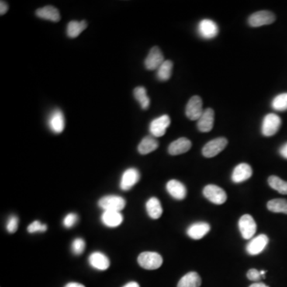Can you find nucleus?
Returning a JSON list of instances; mask_svg holds the SVG:
<instances>
[{
  "label": "nucleus",
  "mask_w": 287,
  "mask_h": 287,
  "mask_svg": "<svg viewBox=\"0 0 287 287\" xmlns=\"http://www.w3.org/2000/svg\"><path fill=\"white\" fill-rule=\"evenodd\" d=\"M65 287H85V285L81 283H77V282H70L65 285Z\"/></svg>",
  "instance_id": "obj_39"
},
{
  "label": "nucleus",
  "mask_w": 287,
  "mask_h": 287,
  "mask_svg": "<svg viewBox=\"0 0 287 287\" xmlns=\"http://www.w3.org/2000/svg\"><path fill=\"white\" fill-rule=\"evenodd\" d=\"M239 228L242 237L246 240L252 239L257 230L255 221L251 215L246 214L243 215L239 221Z\"/></svg>",
  "instance_id": "obj_4"
},
{
  "label": "nucleus",
  "mask_w": 287,
  "mask_h": 287,
  "mask_svg": "<svg viewBox=\"0 0 287 287\" xmlns=\"http://www.w3.org/2000/svg\"><path fill=\"white\" fill-rule=\"evenodd\" d=\"M268 184L273 189L278 191L280 194L287 195V182L276 176H271L268 178Z\"/></svg>",
  "instance_id": "obj_30"
},
{
  "label": "nucleus",
  "mask_w": 287,
  "mask_h": 287,
  "mask_svg": "<svg viewBox=\"0 0 287 287\" xmlns=\"http://www.w3.org/2000/svg\"><path fill=\"white\" fill-rule=\"evenodd\" d=\"M47 230V226L44 223H42L39 220L34 221L33 223L28 226L27 231L31 234L36 232H45Z\"/></svg>",
  "instance_id": "obj_33"
},
{
  "label": "nucleus",
  "mask_w": 287,
  "mask_h": 287,
  "mask_svg": "<svg viewBox=\"0 0 287 287\" xmlns=\"http://www.w3.org/2000/svg\"><path fill=\"white\" fill-rule=\"evenodd\" d=\"M140 177V173L138 170L133 167L128 168L122 174L121 181H120V188L123 191L131 189L135 184L138 183Z\"/></svg>",
  "instance_id": "obj_11"
},
{
  "label": "nucleus",
  "mask_w": 287,
  "mask_h": 287,
  "mask_svg": "<svg viewBox=\"0 0 287 287\" xmlns=\"http://www.w3.org/2000/svg\"><path fill=\"white\" fill-rule=\"evenodd\" d=\"M139 265L146 270H157L162 265V256L157 252H142L137 259Z\"/></svg>",
  "instance_id": "obj_1"
},
{
  "label": "nucleus",
  "mask_w": 287,
  "mask_h": 287,
  "mask_svg": "<svg viewBox=\"0 0 287 287\" xmlns=\"http://www.w3.org/2000/svg\"><path fill=\"white\" fill-rule=\"evenodd\" d=\"M78 221V216L76 214L70 213L65 216L63 219V225L67 228H71Z\"/></svg>",
  "instance_id": "obj_35"
},
{
  "label": "nucleus",
  "mask_w": 287,
  "mask_h": 287,
  "mask_svg": "<svg viewBox=\"0 0 287 287\" xmlns=\"http://www.w3.org/2000/svg\"><path fill=\"white\" fill-rule=\"evenodd\" d=\"M247 277L249 280L253 281V282H259L263 278L261 274H260V271L256 270V269H250V270H249L247 274Z\"/></svg>",
  "instance_id": "obj_36"
},
{
  "label": "nucleus",
  "mask_w": 287,
  "mask_h": 287,
  "mask_svg": "<svg viewBox=\"0 0 287 287\" xmlns=\"http://www.w3.org/2000/svg\"><path fill=\"white\" fill-rule=\"evenodd\" d=\"M146 211L149 217L157 219L162 215L163 208L160 200L156 197H152L146 203Z\"/></svg>",
  "instance_id": "obj_23"
},
{
  "label": "nucleus",
  "mask_w": 287,
  "mask_h": 287,
  "mask_svg": "<svg viewBox=\"0 0 287 287\" xmlns=\"http://www.w3.org/2000/svg\"><path fill=\"white\" fill-rule=\"evenodd\" d=\"M36 15L40 19L57 22L61 19L59 10L53 6H46L44 8H39L36 11Z\"/></svg>",
  "instance_id": "obj_22"
},
{
  "label": "nucleus",
  "mask_w": 287,
  "mask_h": 287,
  "mask_svg": "<svg viewBox=\"0 0 287 287\" xmlns=\"http://www.w3.org/2000/svg\"><path fill=\"white\" fill-rule=\"evenodd\" d=\"M199 35L204 39H211L217 36L219 27L217 24L210 19H204L200 21L198 26Z\"/></svg>",
  "instance_id": "obj_14"
},
{
  "label": "nucleus",
  "mask_w": 287,
  "mask_h": 287,
  "mask_svg": "<svg viewBox=\"0 0 287 287\" xmlns=\"http://www.w3.org/2000/svg\"><path fill=\"white\" fill-rule=\"evenodd\" d=\"M202 283L200 276L196 272H189L181 278L177 287H199Z\"/></svg>",
  "instance_id": "obj_25"
},
{
  "label": "nucleus",
  "mask_w": 287,
  "mask_h": 287,
  "mask_svg": "<svg viewBox=\"0 0 287 287\" xmlns=\"http://www.w3.org/2000/svg\"><path fill=\"white\" fill-rule=\"evenodd\" d=\"M268 243L269 239L266 235H260L249 242L246 250L250 255H257L265 250Z\"/></svg>",
  "instance_id": "obj_13"
},
{
  "label": "nucleus",
  "mask_w": 287,
  "mask_h": 287,
  "mask_svg": "<svg viewBox=\"0 0 287 287\" xmlns=\"http://www.w3.org/2000/svg\"><path fill=\"white\" fill-rule=\"evenodd\" d=\"M279 153L283 158L286 159L287 160V142L284 144L282 147L280 148Z\"/></svg>",
  "instance_id": "obj_38"
},
{
  "label": "nucleus",
  "mask_w": 287,
  "mask_h": 287,
  "mask_svg": "<svg viewBox=\"0 0 287 287\" xmlns=\"http://www.w3.org/2000/svg\"><path fill=\"white\" fill-rule=\"evenodd\" d=\"M126 202L123 197L119 195H106L100 199L98 206L105 211L120 212L125 208Z\"/></svg>",
  "instance_id": "obj_2"
},
{
  "label": "nucleus",
  "mask_w": 287,
  "mask_h": 287,
  "mask_svg": "<svg viewBox=\"0 0 287 287\" xmlns=\"http://www.w3.org/2000/svg\"><path fill=\"white\" fill-rule=\"evenodd\" d=\"M282 124L281 118L274 113H269L263 119L262 133L263 136H272L276 134Z\"/></svg>",
  "instance_id": "obj_5"
},
{
  "label": "nucleus",
  "mask_w": 287,
  "mask_h": 287,
  "mask_svg": "<svg viewBox=\"0 0 287 287\" xmlns=\"http://www.w3.org/2000/svg\"><path fill=\"white\" fill-rule=\"evenodd\" d=\"M101 222L108 227H117L123 222V216L120 212L105 211L101 215Z\"/></svg>",
  "instance_id": "obj_21"
},
{
  "label": "nucleus",
  "mask_w": 287,
  "mask_h": 287,
  "mask_svg": "<svg viewBox=\"0 0 287 287\" xmlns=\"http://www.w3.org/2000/svg\"><path fill=\"white\" fill-rule=\"evenodd\" d=\"M273 109L274 110L284 112L287 110V93L278 94L273 99L272 103Z\"/></svg>",
  "instance_id": "obj_31"
},
{
  "label": "nucleus",
  "mask_w": 287,
  "mask_h": 287,
  "mask_svg": "<svg viewBox=\"0 0 287 287\" xmlns=\"http://www.w3.org/2000/svg\"><path fill=\"white\" fill-rule=\"evenodd\" d=\"M18 225H19V219L15 215H11V217L8 219V223H7V230L11 234H13L18 230Z\"/></svg>",
  "instance_id": "obj_34"
},
{
  "label": "nucleus",
  "mask_w": 287,
  "mask_h": 287,
  "mask_svg": "<svg viewBox=\"0 0 287 287\" xmlns=\"http://www.w3.org/2000/svg\"><path fill=\"white\" fill-rule=\"evenodd\" d=\"M191 148V140L186 137H181L171 142L168 146V153L171 156L183 154L189 151Z\"/></svg>",
  "instance_id": "obj_19"
},
{
  "label": "nucleus",
  "mask_w": 287,
  "mask_h": 287,
  "mask_svg": "<svg viewBox=\"0 0 287 287\" xmlns=\"http://www.w3.org/2000/svg\"><path fill=\"white\" fill-rule=\"evenodd\" d=\"M203 194L208 200L215 205H223L227 199V195L223 188L214 184H208L203 190Z\"/></svg>",
  "instance_id": "obj_3"
},
{
  "label": "nucleus",
  "mask_w": 287,
  "mask_h": 287,
  "mask_svg": "<svg viewBox=\"0 0 287 287\" xmlns=\"http://www.w3.org/2000/svg\"><path fill=\"white\" fill-rule=\"evenodd\" d=\"M164 63V55L160 48L158 46H153L145 60V66L149 70H158L159 67Z\"/></svg>",
  "instance_id": "obj_10"
},
{
  "label": "nucleus",
  "mask_w": 287,
  "mask_h": 287,
  "mask_svg": "<svg viewBox=\"0 0 287 287\" xmlns=\"http://www.w3.org/2000/svg\"><path fill=\"white\" fill-rule=\"evenodd\" d=\"M8 10V4H7V3L6 2H4V1H1V2H0V14H1V15H4V14L7 13Z\"/></svg>",
  "instance_id": "obj_37"
},
{
  "label": "nucleus",
  "mask_w": 287,
  "mask_h": 287,
  "mask_svg": "<svg viewBox=\"0 0 287 287\" xmlns=\"http://www.w3.org/2000/svg\"><path fill=\"white\" fill-rule=\"evenodd\" d=\"M252 168L246 163L238 164L232 173V180L236 184L243 183L247 181L252 176Z\"/></svg>",
  "instance_id": "obj_15"
},
{
  "label": "nucleus",
  "mask_w": 287,
  "mask_h": 287,
  "mask_svg": "<svg viewBox=\"0 0 287 287\" xmlns=\"http://www.w3.org/2000/svg\"><path fill=\"white\" fill-rule=\"evenodd\" d=\"M89 263L91 267L99 271H105L110 265L109 258L101 252L92 253L89 257Z\"/></svg>",
  "instance_id": "obj_20"
},
{
  "label": "nucleus",
  "mask_w": 287,
  "mask_h": 287,
  "mask_svg": "<svg viewBox=\"0 0 287 287\" xmlns=\"http://www.w3.org/2000/svg\"><path fill=\"white\" fill-rule=\"evenodd\" d=\"M123 287H140L139 284L136 282H130L129 283L126 284V285H124Z\"/></svg>",
  "instance_id": "obj_40"
},
{
  "label": "nucleus",
  "mask_w": 287,
  "mask_h": 287,
  "mask_svg": "<svg viewBox=\"0 0 287 287\" xmlns=\"http://www.w3.org/2000/svg\"><path fill=\"white\" fill-rule=\"evenodd\" d=\"M48 126L54 133H63L65 129V118L63 111L56 109L48 118Z\"/></svg>",
  "instance_id": "obj_12"
},
{
  "label": "nucleus",
  "mask_w": 287,
  "mask_h": 287,
  "mask_svg": "<svg viewBox=\"0 0 287 287\" xmlns=\"http://www.w3.org/2000/svg\"><path fill=\"white\" fill-rule=\"evenodd\" d=\"M159 147V142L154 136H146L138 146V152L141 155L149 154Z\"/></svg>",
  "instance_id": "obj_24"
},
{
  "label": "nucleus",
  "mask_w": 287,
  "mask_h": 287,
  "mask_svg": "<svg viewBox=\"0 0 287 287\" xmlns=\"http://www.w3.org/2000/svg\"><path fill=\"white\" fill-rule=\"evenodd\" d=\"M276 19L274 13L268 11H260L252 14L249 17L248 24L252 27L270 25Z\"/></svg>",
  "instance_id": "obj_7"
},
{
  "label": "nucleus",
  "mask_w": 287,
  "mask_h": 287,
  "mask_svg": "<svg viewBox=\"0 0 287 287\" xmlns=\"http://www.w3.org/2000/svg\"><path fill=\"white\" fill-rule=\"evenodd\" d=\"M227 143L228 141L225 137H218V138L208 142L202 149L204 157L207 158H212V157L217 156L226 147Z\"/></svg>",
  "instance_id": "obj_6"
},
{
  "label": "nucleus",
  "mask_w": 287,
  "mask_h": 287,
  "mask_svg": "<svg viewBox=\"0 0 287 287\" xmlns=\"http://www.w3.org/2000/svg\"><path fill=\"white\" fill-rule=\"evenodd\" d=\"M269 211L274 213H283L287 215V199H274L267 203Z\"/></svg>",
  "instance_id": "obj_28"
},
{
  "label": "nucleus",
  "mask_w": 287,
  "mask_h": 287,
  "mask_svg": "<svg viewBox=\"0 0 287 287\" xmlns=\"http://www.w3.org/2000/svg\"><path fill=\"white\" fill-rule=\"evenodd\" d=\"M214 122H215V112L213 109L208 108L204 110L202 116L198 120L197 128L202 133H208L213 128Z\"/></svg>",
  "instance_id": "obj_16"
},
{
  "label": "nucleus",
  "mask_w": 287,
  "mask_h": 287,
  "mask_svg": "<svg viewBox=\"0 0 287 287\" xmlns=\"http://www.w3.org/2000/svg\"><path fill=\"white\" fill-rule=\"evenodd\" d=\"M133 95H134L135 99L140 103L142 109L145 110L149 109V105H150V99L148 97L147 91L145 87H138L135 88L133 91Z\"/></svg>",
  "instance_id": "obj_27"
},
{
  "label": "nucleus",
  "mask_w": 287,
  "mask_h": 287,
  "mask_svg": "<svg viewBox=\"0 0 287 287\" xmlns=\"http://www.w3.org/2000/svg\"><path fill=\"white\" fill-rule=\"evenodd\" d=\"M171 119L167 115H162L152 121L149 125V130L152 136L154 137H160L165 134L166 130L169 127Z\"/></svg>",
  "instance_id": "obj_8"
},
{
  "label": "nucleus",
  "mask_w": 287,
  "mask_h": 287,
  "mask_svg": "<svg viewBox=\"0 0 287 287\" xmlns=\"http://www.w3.org/2000/svg\"><path fill=\"white\" fill-rule=\"evenodd\" d=\"M173 63L170 60H166L158 70H157V77L160 81H167L170 79L173 72Z\"/></svg>",
  "instance_id": "obj_29"
},
{
  "label": "nucleus",
  "mask_w": 287,
  "mask_h": 287,
  "mask_svg": "<svg viewBox=\"0 0 287 287\" xmlns=\"http://www.w3.org/2000/svg\"><path fill=\"white\" fill-rule=\"evenodd\" d=\"M211 226L205 222H197L188 226L187 234L194 240H199L210 232Z\"/></svg>",
  "instance_id": "obj_17"
},
{
  "label": "nucleus",
  "mask_w": 287,
  "mask_h": 287,
  "mask_svg": "<svg viewBox=\"0 0 287 287\" xmlns=\"http://www.w3.org/2000/svg\"><path fill=\"white\" fill-rule=\"evenodd\" d=\"M72 251L76 255H79L84 252L85 248V243L81 238H77L74 239L73 243H72Z\"/></svg>",
  "instance_id": "obj_32"
},
{
  "label": "nucleus",
  "mask_w": 287,
  "mask_h": 287,
  "mask_svg": "<svg viewBox=\"0 0 287 287\" xmlns=\"http://www.w3.org/2000/svg\"><path fill=\"white\" fill-rule=\"evenodd\" d=\"M266 272H267V271H260V274H261L262 277H263V278H265Z\"/></svg>",
  "instance_id": "obj_42"
},
{
  "label": "nucleus",
  "mask_w": 287,
  "mask_h": 287,
  "mask_svg": "<svg viewBox=\"0 0 287 287\" xmlns=\"http://www.w3.org/2000/svg\"><path fill=\"white\" fill-rule=\"evenodd\" d=\"M250 287H269L268 285H266V284L263 283V282H255V283L250 285Z\"/></svg>",
  "instance_id": "obj_41"
},
{
  "label": "nucleus",
  "mask_w": 287,
  "mask_h": 287,
  "mask_svg": "<svg viewBox=\"0 0 287 287\" xmlns=\"http://www.w3.org/2000/svg\"><path fill=\"white\" fill-rule=\"evenodd\" d=\"M166 189L168 194L177 200H182L186 197V188L182 183L177 180H171L168 181L166 185Z\"/></svg>",
  "instance_id": "obj_18"
},
{
  "label": "nucleus",
  "mask_w": 287,
  "mask_h": 287,
  "mask_svg": "<svg viewBox=\"0 0 287 287\" xmlns=\"http://www.w3.org/2000/svg\"><path fill=\"white\" fill-rule=\"evenodd\" d=\"M87 27V21L83 20L81 22L71 21V22H69L68 26H67V35L72 39L77 38Z\"/></svg>",
  "instance_id": "obj_26"
},
{
  "label": "nucleus",
  "mask_w": 287,
  "mask_h": 287,
  "mask_svg": "<svg viewBox=\"0 0 287 287\" xmlns=\"http://www.w3.org/2000/svg\"><path fill=\"white\" fill-rule=\"evenodd\" d=\"M203 112V101L200 97L199 96H193L192 98H190L187 104L186 113L187 118L191 121H195V120L199 119L202 116Z\"/></svg>",
  "instance_id": "obj_9"
}]
</instances>
